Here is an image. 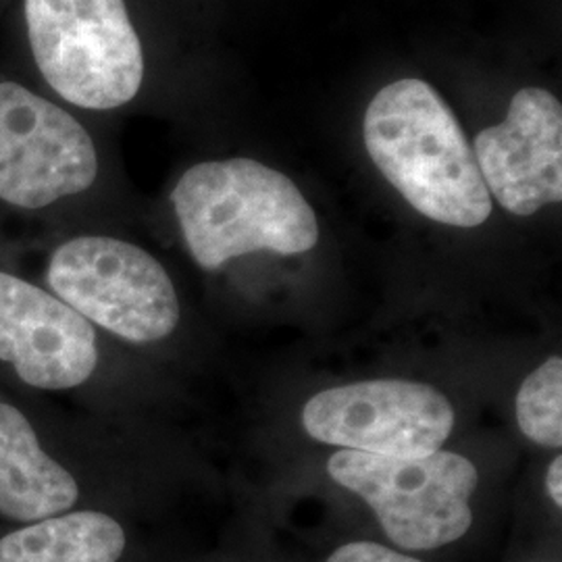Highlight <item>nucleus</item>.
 Segmentation results:
<instances>
[{
  "mask_svg": "<svg viewBox=\"0 0 562 562\" xmlns=\"http://www.w3.org/2000/svg\"><path fill=\"white\" fill-rule=\"evenodd\" d=\"M546 487H548V494L552 498V503L557 506H562V459L557 457L550 469H548V477H546Z\"/></svg>",
  "mask_w": 562,
  "mask_h": 562,
  "instance_id": "nucleus-14",
  "label": "nucleus"
},
{
  "mask_svg": "<svg viewBox=\"0 0 562 562\" xmlns=\"http://www.w3.org/2000/svg\"><path fill=\"white\" fill-rule=\"evenodd\" d=\"M99 150L59 102L15 80H0V202L38 213L88 192Z\"/></svg>",
  "mask_w": 562,
  "mask_h": 562,
  "instance_id": "nucleus-6",
  "label": "nucleus"
},
{
  "mask_svg": "<svg viewBox=\"0 0 562 562\" xmlns=\"http://www.w3.org/2000/svg\"><path fill=\"white\" fill-rule=\"evenodd\" d=\"M44 288L97 329L130 344L167 340L180 323V299L148 250L113 236L60 241L44 267Z\"/></svg>",
  "mask_w": 562,
  "mask_h": 562,
  "instance_id": "nucleus-4",
  "label": "nucleus"
},
{
  "mask_svg": "<svg viewBox=\"0 0 562 562\" xmlns=\"http://www.w3.org/2000/svg\"><path fill=\"white\" fill-rule=\"evenodd\" d=\"M99 331L48 288L0 269V364L38 392H69L94 375Z\"/></svg>",
  "mask_w": 562,
  "mask_h": 562,
  "instance_id": "nucleus-8",
  "label": "nucleus"
},
{
  "mask_svg": "<svg viewBox=\"0 0 562 562\" xmlns=\"http://www.w3.org/2000/svg\"><path fill=\"white\" fill-rule=\"evenodd\" d=\"M80 503L74 471L44 446L18 404L0 401V525L42 521Z\"/></svg>",
  "mask_w": 562,
  "mask_h": 562,
  "instance_id": "nucleus-10",
  "label": "nucleus"
},
{
  "mask_svg": "<svg viewBox=\"0 0 562 562\" xmlns=\"http://www.w3.org/2000/svg\"><path fill=\"white\" fill-rule=\"evenodd\" d=\"M327 562H422L375 542H352L338 548Z\"/></svg>",
  "mask_w": 562,
  "mask_h": 562,
  "instance_id": "nucleus-13",
  "label": "nucleus"
},
{
  "mask_svg": "<svg viewBox=\"0 0 562 562\" xmlns=\"http://www.w3.org/2000/svg\"><path fill=\"white\" fill-rule=\"evenodd\" d=\"M517 422L531 442L546 448L562 443V361L550 357L525 382L517 396Z\"/></svg>",
  "mask_w": 562,
  "mask_h": 562,
  "instance_id": "nucleus-12",
  "label": "nucleus"
},
{
  "mask_svg": "<svg viewBox=\"0 0 562 562\" xmlns=\"http://www.w3.org/2000/svg\"><path fill=\"white\" fill-rule=\"evenodd\" d=\"M371 161L431 222L477 227L492 215L473 148L434 86L398 80L382 88L362 123Z\"/></svg>",
  "mask_w": 562,
  "mask_h": 562,
  "instance_id": "nucleus-1",
  "label": "nucleus"
},
{
  "mask_svg": "<svg viewBox=\"0 0 562 562\" xmlns=\"http://www.w3.org/2000/svg\"><path fill=\"white\" fill-rule=\"evenodd\" d=\"M21 20L46 88L83 111H115L144 81V48L125 0H23Z\"/></svg>",
  "mask_w": 562,
  "mask_h": 562,
  "instance_id": "nucleus-3",
  "label": "nucleus"
},
{
  "mask_svg": "<svg viewBox=\"0 0 562 562\" xmlns=\"http://www.w3.org/2000/svg\"><path fill=\"white\" fill-rule=\"evenodd\" d=\"M130 538L117 517L74 508L25 525H0V562H123Z\"/></svg>",
  "mask_w": 562,
  "mask_h": 562,
  "instance_id": "nucleus-11",
  "label": "nucleus"
},
{
  "mask_svg": "<svg viewBox=\"0 0 562 562\" xmlns=\"http://www.w3.org/2000/svg\"><path fill=\"white\" fill-rule=\"evenodd\" d=\"M485 188L513 215L562 201V106L543 88H522L501 125L473 142Z\"/></svg>",
  "mask_w": 562,
  "mask_h": 562,
  "instance_id": "nucleus-9",
  "label": "nucleus"
},
{
  "mask_svg": "<svg viewBox=\"0 0 562 562\" xmlns=\"http://www.w3.org/2000/svg\"><path fill=\"white\" fill-rule=\"evenodd\" d=\"M171 204L192 259L206 271L259 250L302 255L319 241L317 215L299 186L252 159L190 167Z\"/></svg>",
  "mask_w": 562,
  "mask_h": 562,
  "instance_id": "nucleus-2",
  "label": "nucleus"
},
{
  "mask_svg": "<svg viewBox=\"0 0 562 562\" xmlns=\"http://www.w3.org/2000/svg\"><path fill=\"white\" fill-rule=\"evenodd\" d=\"M315 440L344 450L417 459L438 452L454 429V408L429 383L373 380L323 390L304 404Z\"/></svg>",
  "mask_w": 562,
  "mask_h": 562,
  "instance_id": "nucleus-7",
  "label": "nucleus"
},
{
  "mask_svg": "<svg viewBox=\"0 0 562 562\" xmlns=\"http://www.w3.org/2000/svg\"><path fill=\"white\" fill-rule=\"evenodd\" d=\"M327 471L373 508L402 550L442 548L461 540L473 522L471 496L480 477L475 464L457 452L401 459L341 450Z\"/></svg>",
  "mask_w": 562,
  "mask_h": 562,
  "instance_id": "nucleus-5",
  "label": "nucleus"
}]
</instances>
